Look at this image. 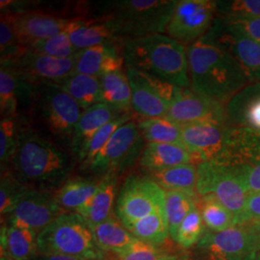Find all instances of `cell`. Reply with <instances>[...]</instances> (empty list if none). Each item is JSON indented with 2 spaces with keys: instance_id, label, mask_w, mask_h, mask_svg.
Segmentation results:
<instances>
[{
  "instance_id": "cell-10",
  "label": "cell",
  "mask_w": 260,
  "mask_h": 260,
  "mask_svg": "<svg viewBox=\"0 0 260 260\" xmlns=\"http://www.w3.org/2000/svg\"><path fill=\"white\" fill-rule=\"evenodd\" d=\"M197 193L200 198L216 199L233 212L236 223L249 195L233 168L216 161L198 165Z\"/></svg>"
},
{
  "instance_id": "cell-15",
  "label": "cell",
  "mask_w": 260,
  "mask_h": 260,
  "mask_svg": "<svg viewBox=\"0 0 260 260\" xmlns=\"http://www.w3.org/2000/svg\"><path fill=\"white\" fill-rule=\"evenodd\" d=\"M166 118L179 124L205 121L228 124L226 104L199 94L191 88H180Z\"/></svg>"
},
{
  "instance_id": "cell-30",
  "label": "cell",
  "mask_w": 260,
  "mask_h": 260,
  "mask_svg": "<svg viewBox=\"0 0 260 260\" xmlns=\"http://www.w3.org/2000/svg\"><path fill=\"white\" fill-rule=\"evenodd\" d=\"M103 103L121 114H130L132 93L126 71L123 69L108 73L100 78Z\"/></svg>"
},
{
  "instance_id": "cell-33",
  "label": "cell",
  "mask_w": 260,
  "mask_h": 260,
  "mask_svg": "<svg viewBox=\"0 0 260 260\" xmlns=\"http://www.w3.org/2000/svg\"><path fill=\"white\" fill-rule=\"evenodd\" d=\"M137 124L143 138L148 143L173 144L184 147L181 124L171 121L166 117L151 119L141 118V120L137 121Z\"/></svg>"
},
{
  "instance_id": "cell-49",
  "label": "cell",
  "mask_w": 260,
  "mask_h": 260,
  "mask_svg": "<svg viewBox=\"0 0 260 260\" xmlns=\"http://www.w3.org/2000/svg\"><path fill=\"white\" fill-rule=\"evenodd\" d=\"M245 224H248L251 230L260 237V220L256 222H253V223H245Z\"/></svg>"
},
{
  "instance_id": "cell-31",
  "label": "cell",
  "mask_w": 260,
  "mask_h": 260,
  "mask_svg": "<svg viewBox=\"0 0 260 260\" xmlns=\"http://www.w3.org/2000/svg\"><path fill=\"white\" fill-rule=\"evenodd\" d=\"M147 176L153 179L164 191H177L198 195V165L195 164L169 168Z\"/></svg>"
},
{
  "instance_id": "cell-45",
  "label": "cell",
  "mask_w": 260,
  "mask_h": 260,
  "mask_svg": "<svg viewBox=\"0 0 260 260\" xmlns=\"http://www.w3.org/2000/svg\"><path fill=\"white\" fill-rule=\"evenodd\" d=\"M220 19L229 29L260 44V18L245 19H228L220 18Z\"/></svg>"
},
{
  "instance_id": "cell-18",
  "label": "cell",
  "mask_w": 260,
  "mask_h": 260,
  "mask_svg": "<svg viewBox=\"0 0 260 260\" xmlns=\"http://www.w3.org/2000/svg\"><path fill=\"white\" fill-rule=\"evenodd\" d=\"M12 18L19 44L23 47L64 32L74 19L36 11H20L12 14Z\"/></svg>"
},
{
  "instance_id": "cell-44",
  "label": "cell",
  "mask_w": 260,
  "mask_h": 260,
  "mask_svg": "<svg viewBox=\"0 0 260 260\" xmlns=\"http://www.w3.org/2000/svg\"><path fill=\"white\" fill-rule=\"evenodd\" d=\"M24 47L19 44L14 28L12 14L1 13L0 19V56L1 62L12 61Z\"/></svg>"
},
{
  "instance_id": "cell-36",
  "label": "cell",
  "mask_w": 260,
  "mask_h": 260,
  "mask_svg": "<svg viewBox=\"0 0 260 260\" xmlns=\"http://www.w3.org/2000/svg\"><path fill=\"white\" fill-rule=\"evenodd\" d=\"M199 207L205 228L209 232L221 233L237 225L233 212L212 197L200 198Z\"/></svg>"
},
{
  "instance_id": "cell-50",
  "label": "cell",
  "mask_w": 260,
  "mask_h": 260,
  "mask_svg": "<svg viewBox=\"0 0 260 260\" xmlns=\"http://www.w3.org/2000/svg\"><path fill=\"white\" fill-rule=\"evenodd\" d=\"M256 260H260V251L258 252V254H257V258H256Z\"/></svg>"
},
{
  "instance_id": "cell-5",
  "label": "cell",
  "mask_w": 260,
  "mask_h": 260,
  "mask_svg": "<svg viewBox=\"0 0 260 260\" xmlns=\"http://www.w3.org/2000/svg\"><path fill=\"white\" fill-rule=\"evenodd\" d=\"M38 253L85 260H107L87 221L76 212H64L38 235Z\"/></svg>"
},
{
  "instance_id": "cell-3",
  "label": "cell",
  "mask_w": 260,
  "mask_h": 260,
  "mask_svg": "<svg viewBox=\"0 0 260 260\" xmlns=\"http://www.w3.org/2000/svg\"><path fill=\"white\" fill-rule=\"evenodd\" d=\"M122 54L126 67L174 84L191 88L187 47L173 38L156 34L122 42Z\"/></svg>"
},
{
  "instance_id": "cell-34",
  "label": "cell",
  "mask_w": 260,
  "mask_h": 260,
  "mask_svg": "<svg viewBox=\"0 0 260 260\" xmlns=\"http://www.w3.org/2000/svg\"><path fill=\"white\" fill-rule=\"evenodd\" d=\"M126 229L140 241L152 245H164L170 237L165 208L131 223Z\"/></svg>"
},
{
  "instance_id": "cell-7",
  "label": "cell",
  "mask_w": 260,
  "mask_h": 260,
  "mask_svg": "<svg viewBox=\"0 0 260 260\" xmlns=\"http://www.w3.org/2000/svg\"><path fill=\"white\" fill-rule=\"evenodd\" d=\"M145 142L137 121L131 120L113 134L83 171L93 177L118 176L132 167L136 161L139 162L141 154L146 147Z\"/></svg>"
},
{
  "instance_id": "cell-28",
  "label": "cell",
  "mask_w": 260,
  "mask_h": 260,
  "mask_svg": "<svg viewBox=\"0 0 260 260\" xmlns=\"http://www.w3.org/2000/svg\"><path fill=\"white\" fill-rule=\"evenodd\" d=\"M103 177H72L55 192L58 205L64 212H76L95 193Z\"/></svg>"
},
{
  "instance_id": "cell-20",
  "label": "cell",
  "mask_w": 260,
  "mask_h": 260,
  "mask_svg": "<svg viewBox=\"0 0 260 260\" xmlns=\"http://www.w3.org/2000/svg\"><path fill=\"white\" fill-rule=\"evenodd\" d=\"M75 73L101 78L103 75L123 69L122 44H108L89 47L75 54Z\"/></svg>"
},
{
  "instance_id": "cell-27",
  "label": "cell",
  "mask_w": 260,
  "mask_h": 260,
  "mask_svg": "<svg viewBox=\"0 0 260 260\" xmlns=\"http://www.w3.org/2000/svg\"><path fill=\"white\" fill-rule=\"evenodd\" d=\"M39 233L4 224L0 233L1 260H32L38 254Z\"/></svg>"
},
{
  "instance_id": "cell-23",
  "label": "cell",
  "mask_w": 260,
  "mask_h": 260,
  "mask_svg": "<svg viewBox=\"0 0 260 260\" xmlns=\"http://www.w3.org/2000/svg\"><path fill=\"white\" fill-rule=\"evenodd\" d=\"M23 101L32 103V85L22 81L7 62L0 67V112L3 118H20L19 107Z\"/></svg>"
},
{
  "instance_id": "cell-29",
  "label": "cell",
  "mask_w": 260,
  "mask_h": 260,
  "mask_svg": "<svg viewBox=\"0 0 260 260\" xmlns=\"http://www.w3.org/2000/svg\"><path fill=\"white\" fill-rule=\"evenodd\" d=\"M90 226L96 245L107 254H117L138 240L115 214L103 223Z\"/></svg>"
},
{
  "instance_id": "cell-25",
  "label": "cell",
  "mask_w": 260,
  "mask_h": 260,
  "mask_svg": "<svg viewBox=\"0 0 260 260\" xmlns=\"http://www.w3.org/2000/svg\"><path fill=\"white\" fill-rule=\"evenodd\" d=\"M184 164H195L191 153L173 144L148 143L139 159L140 167L147 175Z\"/></svg>"
},
{
  "instance_id": "cell-41",
  "label": "cell",
  "mask_w": 260,
  "mask_h": 260,
  "mask_svg": "<svg viewBox=\"0 0 260 260\" xmlns=\"http://www.w3.org/2000/svg\"><path fill=\"white\" fill-rule=\"evenodd\" d=\"M19 119L3 118L0 121V162L1 171L8 169L18 146Z\"/></svg>"
},
{
  "instance_id": "cell-46",
  "label": "cell",
  "mask_w": 260,
  "mask_h": 260,
  "mask_svg": "<svg viewBox=\"0 0 260 260\" xmlns=\"http://www.w3.org/2000/svg\"><path fill=\"white\" fill-rule=\"evenodd\" d=\"M234 170V169H233ZM236 176L240 179L242 184L248 193L260 192V161L250 167L234 170Z\"/></svg>"
},
{
  "instance_id": "cell-4",
  "label": "cell",
  "mask_w": 260,
  "mask_h": 260,
  "mask_svg": "<svg viewBox=\"0 0 260 260\" xmlns=\"http://www.w3.org/2000/svg\"><path fill=\"white\" fill-rule=\"evenodd\" d=\"M176 4L173 0L112 1L100 19L108 21L121 40L164 34Z\"/></svg>"
},
{
  "instance_id": "cell-39",
  "label": "cell",
  "mask_w": 260,
  "mask_h": 260,
  "mask_svg": "<svg viewBox=\"0 0 260 260\" xmlns=\"http://www.w3.org/2000/svg\"><path fill=\"white\" fill-rule=\"evenodd\" d=\"M131 120H133L131 114H121L99 130L96 134L93 136V139L89 143V145L87 146L81 160L78 163L80 166V170L83 171L84 169L90 164V162L93 160L94 156L102 150L105 144L110 140L113 134L119 129L121 125H123L124 123L128 122Z\"/></svg>"
},
{
  "instance_id": "cell-38",
  "label": "cell",
  "mask_w": 260,
  "mask_h": 260,
  "mask_svg": "<svg viewBox=\"0 0 260 260\" xmlns=\"http://www.w3.org/2000/svg\"><path fill=\"white\" fill-rule=\"evenodd\" d=\"M29 187L22 184L15 177L9 169L1 171L0 182V213L5 219L18 205L20 198L27 191Z\"/></svg>"
},
{
  "instance_id": "cell-16",
  "label": "cell",
  "mask_w": 260,
  "mask_h": 260,
  "mask_svg": "<svg viewBox=\"0 0 260 260\" xmlns=\"http://www.w3.org/2000/svg\"><path fill=\"white\" fill-rule=\"evenodd\" d=\"M239 63L251 83L260 82V44L229 29L220 18L207 33Z\"/></svg>"
},
{
  "instance_id": "cell-1",
  "label": "cell",
  "mask_w": 260,
  "mask_h": 260,
  "mask_svg": "<svg viewBox=\"0 0 260 260\" xmlns=\"http://www.w3.org/2000/svg\"><path fill=\"white\" fill-rule=\"evenodd\" d=\"M21 121L18 146L8 169L29 188L55 192L72 177L75 157L27 121Z\"/></svg>"
},
{
  "instance_id": "cell-26",
  "label": "cell",
  "mask_w": 260,
  "mask_h": 260,
  "mask_svg": "<svg viewBox=\"0 0 260 260\" xmlns=\"http://www.w3.org/2000/svg\"><path fill=\"white\" fill-rule=\"evenodd\" d=\"M117 175L103 177L93 197L76 210V213L83 217L90 225L103 223L110 218L120 190Z\"/></svg>"
},
{
  "instance_id": "cell-42",
  "label": "cell",
  "mask_w": 260,
  "mask_h": 260,
  "mask_svg": "<svg viewBox=\"0 0 260 260\" xmlns=\"http://www.w3.org/2000/svg\"><path fill=\"white\" fill-rule=\"evenodd\" d=\"M26 48L41 54L60 59L74 58L77 53L67 31H64L53 37L48 38L47 40L38 42Z\"/></svg>"
},
{
  "instance_id": "cell-47",
  "label": "cell",
  "mask_w": 260,
  "mask_h": 260,
  "mask_svg": "<svg viewBox=\"0 0 260 260\" xmlns=\"http://www.w3.org/2000/svg\"><path fill=\"white\" fill-rule=\"evenodd\" d=\"M260 220V192L250 193L246 200L241 215L237 220V224L253 223Z\"/></svg>"
},
{
  "instance_id": "cell-24",
  "label": "cell",
  "mask_w": 260,
  "mask_h": 260,
  "mask_svg": "<svg viewBox=\"0 0 260 260\" xmlns=\"http://www.w3.org/2000/svg\"><path fill=\"white\" fill-rule=\"evenodd\" d=\"M228 125L260 131V82L251 83L226 104Z\"/></svg>"
},
{
  "instance_id": "cell-43",
  "label": "cell",
  "mask_w": 260,
  "mask_h": 260,
  "mask_svg": "<svg viewBox=\"0 0 260 260\" xmlns=\"http://www.w3.org/2000/svg\"><path fill=\"white\" fill-rule=\"evenodd\" d=\"M218 17L228 19L260 18V0L217 1Z\"/></svg>"
},
{
  "instance_id": "cell-48",
  "label": "cell",
  "mask_w": 260,
  "mask_h": 260,
  "mask_svg": "<svg viewBox=\"0 0 260 260\" xmlns=\"http://www.w3.org/2000/svg\"><path fill=\"white\" fill-rule=\"evenodd\" d=\"M32 260H85L76 257H71L66 255H59V254H43L38 253L37 255Z\"/></svg>"
},
{
  "instance_id": "cell-22",
  "label": "cell",
  "mask_w": 260,
  "mask_h": 260,
  "mask_svg": "<svg viewBox=\"0 0 260 260\" xmlns=\"http://www.w3.org/2000/svg\"><path fill=\"white\" fill-rule=\"evenodd\" d=\"M76 51L108 44H122L111 24L102 19L74 18L66 30Z\"/></svg>"
},
{
  "instance_id": "cell-37",
  "label": "cell",
  "mask_w": 260,
  "mask_h": 260,
  "mask_svg": "<svg viewBox=\"0 0 260 260\" xmlns=\"http://www.w3.org/2000/svg\"><path fill=\"white\" fill-rule=\"evenodd\" d=\"M113 255L115 260H188L164 248L163 245H152L140 240Z\"/></svg>"
},
{
  "instance_id": "cell-8",
  "label": "cell",
  "mask_w": 260,
  "mask_h": 260,
  "mask_svg": "<svg viewBox=\"0 0 260 260\" xmlns=\"http://www.w3.org/2000/svg\"><path fill=\"white\" fill-rule=\"evenodd\" d=\"M165 208V191L149 176L132 175L119 190L115 215L126 228Z\"/></svg>"
},
{
  "instance_id": "cell-9",
  "label": "cell",
  "mask_w": 260,
  "mask_h": 260,
  "mask_svg": "<svg viewBox=\"0 0 260 260\" xmlns=\"http://www.w3.org/2000/svg\"><path fill=\"white\" fill-rule=\"evenodd\" d=\"M196 250L203 260H256L260 237L248 224H237L221 233L206 231Z\"/></svg>"
},
{
  "instance_id": "cell-2",
  "label": "cell",
  "mask_w": 260,
  "mask_h": 260,
  "mask_svg": "<svg viewBox=\"0 0 260 260\" xmlns=\"http://www.w3.org/2000/svg\"><path fill=\"white\" fill-rule=\"evenodd\" d=\"M191 89L228 104L251 83L239 63L207 34L187 47Z\"/></svg>"
},
{
  "instance_id": "cell-17",
  "label": "cell",
  "mask_w": 260,
  "mask_h": 260,
  "mask_svg": "<svg viewBox=\"0 0 260 260\" xmlns=\"http://www.w3.org/2000/svg\"><path fill=\"white\" fill-rule=\"evenodd\" d=\"M228 124L194 122L181 124L182 141L196 165L214 161L222 153Z\"/></svg>"
},
{
  "instance_id": "cell-35",
  "label": "cell",
  "mask_w": 260,
  "mask_h": 260,
  "mask_svg": "<svg viewBox=\"0 0 260 260\" xmlns=\"http://www.w3.org/2000/svg\"><path fill=\"white\" fill-rule=\"evenodd\" d=\"M200 197L184 192L165 191V211L170 237L175 241L178 229L186 216L199 205Z\"/></svg>"
},
{
  "instance_id": "cell-14",
  "label": "cell",
  "mask_w": 260,
  "mask_h": 260,
  "mask_svg": "<svg viewBox=\"0 0 260 260\" xmlns=\"http://www.w3.org/2000/svg\"><path fill=\"white\" fill-rule=\"evenodd\" d=\"M63 213L54 192L28 188L5 223L41 233Z\"/></svg>"
},
{
  "instance_id": "cell-6",
  "label": "cell",
  "mask_w": 260,
  "mask_h": 260,
  "mask_svg": "<svg viewBox=\"0 0 260 260\" xmlns=\"http://www.w3.org/2000/svg\"><path fill=\"white\" fill-rule=\"evenodd\" d=\"M82 113L79 104L59 85H32L31 118L57 139L70 144Z\"/></svg>"
},
{
  "instance_id": "cell-32",
  "label": "cell",
  "mask_w": 260,
  "mask_h": 260,
  "mask_svg": "<svg viewBox=\"0 0 260 260\" xmlns=\"http://www.w3.org/2000/svg\"><path fill=\"white\" fill-rule=\"evenodd\" d=\"M59 86L79 104L83 111L103 103L102 85L96 77L74 73Z\"/></svg>"
},
{
  "instance_id": "cell-12",
  "label": "cell",
  "mask_w": 260,
  "mask_h": 260,
  "mask_svg": "<svg viewBox=\"0 0 260 260\" xmlns=\"http://www.w3.org/2000/svg\"><path fill=\"white\" fill-rule=\"evenodd\" d=\"M217 16V1H177L166 33L184 46H190L209 32Z\"/></svg>"
},
{
  "instance_id": "cell-40",
  "label": "cell",
  "mask_w": 260,
  "mask_h": 260,
  "mask_svg": "<svg viewBox=\"0 0 260 260\" xmlns=\"http://www.w3.org/2000/svg\"><path fill=\"white\" fill-rule=\"evenodd\" d=\"M205 232V224L198 205L180 224L175 242L182 249H190L201 241Z\"/></svg>"
},
{
  "instance_id": "cell-13",
  "label": "cell",
  "mask_w": 260,
  "mask_h": 260,
  "mask_svg": "<svg viewBox=\"0 0 260 260\" xmlns=\"http://www.w3.org/2000/svg\"><path fill=\"white\" fill-rule=\"evenodd\" d=\"M14 68L19 78L31 85H60L75 73V59H60L41 54L24 47L12 61H4Z\"/></svg>"
},
{
  "instance_id": "cell-11",
  "label": "cell",
  "mask_w": 260,
  "mask_h": 260,
  "mask_svg": "<svg viewBox=\"0 0 260 260\" xmlns=\"http://www.w3.org/2000/svg\"><path fill=\"white\" fill-rule=\"evenodd\" d=\"M125 71L131 87L132 110L143 119L166 117L180 88L131 67Z\"/></svg>"
},
{
  "instance_id": "cell-19",
  "label": "cell",
  "mask_w": 260,
  "mask_h": 260,
  "mask_svg": "<svg viewBox=\"0 0 260 260\" xmlns=\"http://www.w3.org/2000/svg\"><path fill=\"white\" fill-rule=\"evenodd\" d=\"M214 161L234 170L257 163L260 161V131L228 125L222 153Z\"/></svg>"
},
{
  "instance_id": "cell-21",
  "label": "cell",
  "mask_w": 260,
  "mask_h": 260,
  "mask_svg": "<svg viewBox=\"0 0 260 260\" xmlns=\"http://www.w3.org/2000/svg\"><path fill=\"white\" fill-rule=\"evenodd\" d=\"M120 115L121 113L116 111L105 103H99L83 111L75 125V131L69 144L71 153L77 163L81 160L85 149L96 132Z\"/></svg>"
}]
</instances>
